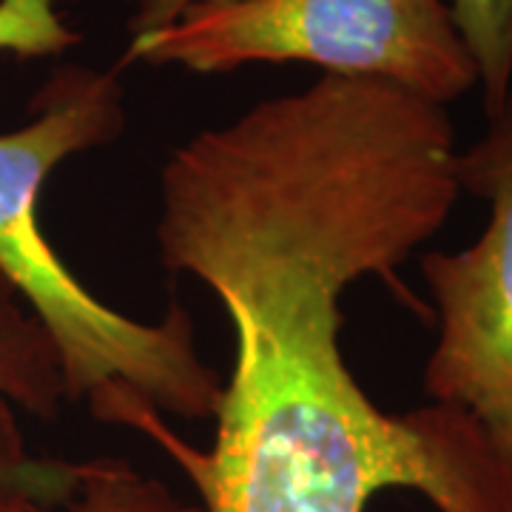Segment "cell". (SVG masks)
I'll list each match as a JSON object with an SVG mask.
<instances>
[{"label": "cell", "mask_w": 512, "mask_h": 512, "mask_svg": "<svg viewBox=\"0 0 512 512\" xmlns=\"http://www.w3.org/2000/svg\"><path fill=\"white\" fill-rule=\"evenodd\" d=\"M444 106L384 80L325 74L171 151L157 248L200 279L234 330V370L202 453L154 421L194 490L339 484L416 490L439 512H512L510 481L473 416H390L339 348V296L444 228L461 185Z\"/></svg>", "instance_id": "cell-1"}, {"label": "cell", "mask_w": 512, "mask_h": 512, "mask_svg": "<svg viewBox=\"0 0 512 512\" xmlns=\"http://www.w3.org/2000/svg\"><path fill=\"white\" fill-rule=\"evenodd\" d=\"M35 117L0 134V274L55 342L66 402L131 424L140 413L214 419L222 382L194 342L191 313L171 305L146 325L111 311L60 262L37 222V197L66 157L114 143L126 128L117 72L63 66L40 89Z\"/></svg>", "instance_id": "cell-2"}, {"label": "cell", "mask_w": 512, "mask_h": 512, "mask_svg": "<svg viewBox=\"0 0 512 512\" xmlns=\"http://www.w3.org/2000/svg\"><path fill=\"white\" fill-rule=\"evenodd\" d=\"M123 63L220 74L248 63H311L384 80L436 106L478 86L450 0H222L137 32Z\"/></svg>", "instance_id": "cell-3"}, {"label": "cell", "mask_w": 512, "mask_h": 512, "mask_svg": "<svg viewBox=\"0 0 512 512\" xmlns=\"http://www.w3.org/2000/svg\"><path fill=\"white\" fill-rule=\"evenodd\" d=\"M456 174L490 217L473 245L421 256L439 322L421 387L476 419L512 490V86Z\"/></svg>", "instance_id": "cell-4"}, {"label": "cell", "mask_w": 512, "mask_h": 512, "mask_svg": "<svg viewBox=\"0 0 512 512\" xmlns=\"http://www.w3.org/2000/svg\"><path fill=\"white\" fill-rule=\"evenodd\" d=\"M66 384L55 342L0 274V512L55 507L72 493L77 461L37 458L20 436L12 407L55 419Z\"/></svg>", "instance_id": "cell-5"}, {"label": "cell", "mask_w": 512, "mask_h": 512, "mask_svg": "<svg viewBox=\"0 0 512 512\" xmlns=\"http://www.w3.org/2000/svg\"><path fill=\"white\" fill-rule=\"evenodd\" d=\"M20 512H202L197 501H185L165 481L137 470L117 456L77 461L72 493L55 507Z\"/></svg>", "instance_id": "cell-6"}, {"label": "cell", "mask_w": 512, "mask_h": 512, "mask_svg": "<svg viewBox=\"0 0 512 512\" xmlns=\"http://www.w3.org/2000/svg\"><path fill=\"white\" fill-rule=\"evenodd\" d=\"M450 6L476 60L484 114L493 117L512 86V0H450Z\"/></svg>", "instance_id": "cell-7"}, {"label": "cell", "mask_w": 512, "mask_h": 512, "mask_svg": "<svg viewBox=\"0 0 512 512\" xmlns=\"http://www.w3.org/2000/svg\"><path fill=\"white\" fill-rule=\"evenodd\" d=\"M80 43L55 0H0V52L18 57L63 55Z\"/></svg>", "instance_id": "cell-8"}, {"label": "cell", "mask_w": 512, "mask_h": 512, "mask_svg": "<svg viewBox=\"0 0 512 512\" xmlns=\"http://www.w3.org/2000/svg\"><path fill=\"white\" fill-rule=\"evenodd\" d=\"M134 6V15H131V32H148V29H157L165 26L171 20H177L183 15L185 9L191 6H200V3H222V0H128Z\"/></svg>", "instance_id": "cell-9"}]
</instances>
